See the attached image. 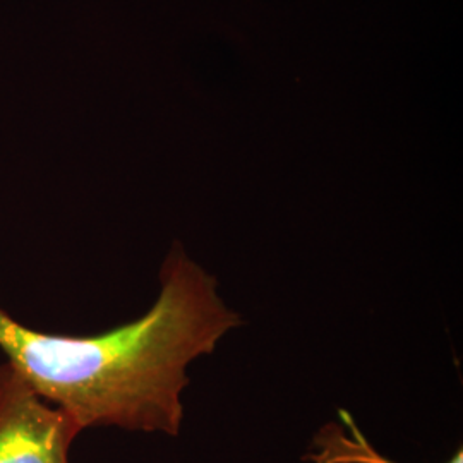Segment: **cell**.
I'll use <instances>...</instances> for the list:
<instances>
[{
  "instance_id": "7a4b0ae2",
  "label": "cell",
  "mask_w": 463,
  "mask_h": 463,
  "mask_svg": "<svg viewBox=\"0 0 463 463\" xmlns=\"http://www.w3.org/2000/svg\"><path fill=\"white\" fill-rule=\"evenodd\" d=\"M81 426L14 365L0 364V463H69Z\"/></svg>"
},
{
  "instance_id": "3957f363",
  "label": "cell",
  "mask_w": 463,
  "mask_h": 463,
  "mask_svg": "<svg viewBox=\"0 0 463 463\" xmlns=\"http://www.w3.org/2000/svg\"><path fill=\"white\" fill-rule=\"evenodd\" d=\"M342 424H326L317 430L311 449L304 455V462L309 463H397L373 447L363 430L357 428L354 417L347 411H338ZM448 463H463V449L457 453Z\"/></svg>"
},
{
  "instance_id": "6da1fadb",
  "label": "cell",
  "mask_w": 463,
  "mask_h": 463,
  "mask_svg": "<svg viewBox=\"0 0 463 463\" xmlns=\"http://www.w3.org/2000/svg\"><path fill=\"white\" fill-rule=\"evenodd\" d=\"M160 296L146 315L93 336L32 330L0 309V350L7 363L81 430L120 428L177 436L184 420L187 365L242 325L218 294V281L172 246Z\"/></svg>"
}]
</instances>
